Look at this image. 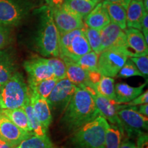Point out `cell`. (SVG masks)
I'll return each mask as SVG.
<instances>
[{
    "mask_svg": "<svg viewBox=\"0 0 148 148\" xmlns=\"http://www.w3.org/2000/svg\"><path fill=\"white\" fill-rule=\"evenodd\" d=\"M99 115L90 92L85 88L77 86L61 121L69 130L75 132Z\"/></svg>",
    "mask_w": 148,
    "mask_h": 148,
    "instance_id": "obj_1",
    "label": "cell"
},
{
    "mask_svg": "<svg viewBox=\"0 0 148 148\" xmlns=\"http://www.w3.org/2000/svg\"><path fill=\"white\" fill-rule=\"evenodd\" d=\"M102 3L108 12L110 22L117 25L123 31L125 30L127 28L126 9L119 4L106 0L102 1Z\"/></svg>",
    "mask_w": 148,
    "mask_h": 148,
    "instance_id": "obj_22",
    "label": "cell"
},
{
    "mask_svg": "<svg viewBox=\"0 0 148 148\" xmlns=\"http://www.w3.org/2000/svg\"><path fill=\"white\" fill-rule=\"evenodd\" d=\"M32 7L29 0H0V24L10 27L19 25Z\"/></svg>",
    "mask_w": 148,
    "mask_h": 148,
    "instance_id": "obj_6",
    "label": "cell"
},
{
    "mask_svg": "<svg viewBox=\"0 0 148 148\" xmlns=\"http://www.w3.org/2000/svg\"><path fill=\"white\" fill-rule=\"evenodd\" d=\"M100 36L101 51L114 49L121 51L127 55L126 35L117 25L110 22L100 31Z\"/></svg>",
    "mask_w": 148,
    "mask_h": 148,
    "instance_id": "obj_11",
    "label": "cell"
},
{
    "mask_svg": "<svg viewBox=\"0 0 148 148\" xmlns=\"http://www.w3.org/2000/svg\"><path fill=\"white\" fill-rule=\"evenodd\" d=\"M66 66V78L77 87H84L88 84V71L76 62L66 57H61Z\"/></svg>",
    "mask_w": 148,
    "mask_h": 148,
    "instance_id": "obj_19",
    "label": "cell"
},
{
    "mask_svg": "<svg viewBox=\"0 0 148 148\" xmlns=\"http://www.w3.org/2000/svg\"><path fill=\"white\" fill-rule=\"evenodd\" d=\"M143 6L145 8L146 12H148V0H142Z\"/></svg>",
    "mask_w": 148,
    "mask_h": 148,
    "instance_id": "obj_43",
    "label": "cell"
},
{
    "mask_svg": "<svg viewBox=\"0 0 148 148\" xmlns=\"http://www.w3.org/2000/svg\"><path fill=\"white\" fill-rule=\"evenodd\" d=\"M51 10L53 21L59 35L85 27L84 19L64 5L58 8H51Z\"/></svg>",
    "mask_w": 148,
    "mask_h": 148,
    "instance_id": "obj_10",
    "label": "cell"
},
{
    "mask_svg": "<svg viewBox=\"0 0 148 148\" xmlns=\"http://www.w3.org/2000/svg\"><path fill=\"white\" fill-rule=\"evenodd\" d=\"M85 27L60 35L59 57H66L76 61L79 57L92 51L85 35Z\"/></svg>",
    "mask_w": 148,
    "mask_h": 148,
    "instance_id": "obj_5",
    "label": "cell"
},
{
    "mask_svg": "<svg viewBox=\"0 0 148 148\" xmlns=\"http://www.w3.org/2000/svg\"><path fill=\"white\" fill-rule=\"evenodd\" d=\"M12 39V29L10 27L0 24V50L8 47Z\"/></svg>",
    "mask_w": 148,
    "mask_h": 148,
    "instance_id": "obj_34",
    "label": "cell"
},
{
    "mask_svg": "<svg viewBox=\"0 0 148 148\" xmlns=\"http://www.w3.org/2000/svg\"><path fill=\"white\" fill-rule=\"evenodd\" d=\"M131 60L134 62L143 77L147 78L148 75V56L147 55L139 57H130Z\"/></svg>",
    "mask_w": 148,
    "mask_h": 148,
    "instance_id": "obj_35",
    "label": "cell"
},
{
    "mask_svg": "<svg viewBox=\"0 0 148 148\" xmlns=\"http://www.w3.org/2000/svg\"><path fill=\"white\" fill-rule=\"evenodd\" d=\"M148 103V91L146 90L145 92H142L138 97L134 98L133 100L127 103V106H139L141 104H145Z\"/></svg>",
    "mask_w": 148,
    "mask_h": 148,
    "instance_id": "obj_36",
    "label": "cell"
},
{
    "mask_svg": "<svg viewBox=\"0 0 148 148\" xmlns=\"http://www.w3.org/2000/svg\"><path fill=\"white\" fill-rule=\"evenodd\" d=\"M42 58L44 62L50 66L54 78L58 80L66 78V66L62 58L58 57H51V58L42 57Z\"/></svg>",
    "mask_w": 148,
    "mask_h": 148,
    "instance_id": "obj_29",
    "label": "cell"
},
{
    "mask_svg": "<svg viewBox=\"0 0 148 148\" xmlns=\"http://www.w3.org/2000/svg\"><path fill=\"white\" fill-rule=\"evenodd\" d=\"M119 148H136V145L132 141L128 139H125L121 142Z\"/></svg>",
    "mask_w": 148,
    "mask_h": 148,
    "instance_id": "obj_41",
    "label": "cell"
},
{
    "mask_svg": "<svg viewBox=\"0 0 148 148\" xmlns=\"http://www.w3.org/2000/svg\"><path fill=\"white\" fill-rule=\"evenodd\" d=\"M14 148H59L56 147L48 136H38L32 135L26 139L23 140Z\"/></svg>",
    "mask_w": 148,
    "mask_h": 148,
    "instance_id": "obj_27",
    "label": "cell"
},
{
    "mask_svg": "<svg viewBox=\"0 0 148 148\" xmlns=\"http://www.w3.org/2000/svg\"><path fill=\"white\" fill-rule=\"evenodd\" d=\"M86 27L101 31L110 23L108 12L103 3L99 2L84 18Z\"/></svg>",
    "mask_w": 148,
    "mask_h": 148,
    "instance_id": "obj_18",
    "label": "cell"
},
{
    "mask_svg": "<svg viewBox=\"0 0 148 148\" xmlns=\"http://www.w3.org/2000/svg\"><path fill=\"white\" fill-rule=\"evenodd\" d=\"M109 123L102 116H97L75 131L72 141L77 148H104Z\"/></svg>",
    "mask_w": 148,
    "mask_h": 148,
    "instance_id": "obj_3",
    "label": "cell"
},
{
    "mask_svg": "<svg viewBox=\"0 0 148 148\" xmlns=\"http://www.w3.org/2000/svg\"><path fill=\"white\" fill-rule=\"evenodd\" d=\"M114 80L112 77L102 75L99 82L94 86L95 91L103 97L115 102V91H114ZM116 103V102H115Z\"/></svg>",
    "mask_w": 148,
    "mask_h": 148,
    "instance_id": "obj_26",
    "label": "cell"
},
{
    "mask_svg": "<svg viewBox=\"0 0 148 148\" xmlns=\"http://www.w3.org/2000/svg\"><path fill=\"white\" fill-rule=\"evenodd\" d=\"M127 40L126 53L128 57H139L148 53V44L143 33L137 29L129 28L125 30Z\"/></svg>",
    "mask_w": 148,
    "mask_h": 148,
    "instance_id": "obj_15",
    "label": "cell"
},
{
    "mask_svg": "<svg viewBox=\"0 0 148 148\" xmlns=\"http://www.w3.org/2000/svg\"><path fill=\"white\" fill-rule=\"evenodd\" d=\"M136 148H148L147 133L143 132L137 136Z\"/></svg>",
    "mask_w": 148,
    "mask_h": 148,
    "instance_id": "obj_37",
    "label": "cell"
},
{
    "mask_svg": "<svg viewBox=\"0 0 148 148\" xmlns=\"http://www.w3.org/2000/svg\"><path fill=\"white\" fill-rule=\"evenodd\" d=\"M58 81V79L52 77L38 82H29L28 86L40 97L47 99Z\"/></svg>",
    "mask_w": 148,
    "mask_h": 148,
    "instance_id": "obj_28",
    "label": "cell"
},
{
    "mask_svg": "<svg viewBox=\"0 0 148 148\" xmlns=\"http://www.w3.org/2000/svg\"><path fill=\"white\" fill-rule=\"evenodd\" d=\"M99 54L90 51L82 56L79 57L76 61H74L83 69L87 71H97V62Z\"/></svg>",
    "mask_w": 148,
    "mask_h": 148,
    "instance_id": "obj_31",
    "label": "cell"
},
{
    "mask_svg": "<svg viewBox=\"0 0 148 148\" xmlns=\"http://www.w3.org/2000/svg\"><path fill=\"white\" fill-rule=\"evenodd\" d=\"M29 99L34 114L40 123L47 130L52 121V115L49 103L45 98L40 97L29 88Z\"/></svg>",
    "mask_w": 148,
    "mask_h": 148,
    "instance_id": "obj_16",
    "label": "cell"
},
{
    "mask_svg": "<svg viewBox=\"0 0 148 148\" xmlns=\"http://www.w3.org/2000/svg\"><path fill=\"white\" fill-rule=\"evenodd\" d=\"M76 89L77 86L67 78L58 80L47 99L51 110L64 112Z\"/></svg>",
    "mask_w": 148,
    "mask_h": 148,
    "instance_id": "obj_9",
    "label": "cell"
},
{
    "mask_svg": "<svg viewBox=\"0 0 148 148\" xmlns=\"http://www.w3.org/2000/svg\"><path fill=\"white\" fill-rule=\"evenodd\" d=\"M128 56L118 49H110L101 51L99 54L97 71L103 76L116 77Z\"/></svg>",
    "mask_w": 148,
    "mask_h": 148,
    "instance_id": "obj_8",
    "label": "cell"
},
{
    "mask_svg": "<svg viewBox=\"0 0 148 148\" xmlns=\"http://www.w3.org/2000/svg\"><path fill=\"white\" fill-rule=\"evenodd\" d=\"M116 115L123 130L127 132L129 137L138 136L141 133L145 132L143 131L147 130V117L138 113L132 109V106L119 104Z\"/></svg>",
    "mask_w": 148,
    "mask_h": 148,
    "instance_id": "obj_7",
    "label": "cell"
},
{
    "mask_svg": "<svg viewBox=\"0 0 148 148\" xmlns=\"http://www.w3.org/2000/svg\"><path fill=\"white\" fill-rule=\"evenodd\" d=\"M32 135V133L25 132L16 126L0 110V138L16 147Z\"/></svg>",
    "mask_w": 148,
    "mask_h": 148,
    "instance_id": "obj_13",
    "label": "cell"
},
{
    "mask_svg": "<svg viewBox=\"0 0 148 148\" xmlns=\"http://www.w3.org/2000/svg\"><path fill=\"white\" fill-rule=\"evenodd\" d=\"M59 38L52 10L47 5L42 7L39 10V21L34 39L36 51L44 58L59 57Z\"/></svg>",
    "mask_w": 148,
    "mask_h": 148,
    "instance_id": "obj_2",
    "label": "cell"
},
{
    "mask_svg": "<svg viewBox=\"0 0 148 148\" xmlns=\"http://www.w3.org/2000/svg\"><path fill=\"white\" fill-rule=\"evenodd\" d=\"M15 147L12 146L10 144L7 143L6 141H5L4 140H3L2 138H0V148H14Z\"/></svg>",
    "mask_w": 148,
    "mask_h": 148,
    "instance_id": "obj_42",
    "label": "cell"
},
{
    "mask_svg": "<svg viewBox=\"0 0 148 148\" xmlns=\"http://www.w3.org/2000/svg\"><path fill=\"white\" fill-rule=\"evenodd\" d=\"M116 76L122 78H127L132 76H141L143 77L141 73L138 71L136 66L130 59H127L125 62L124 65L122 66Z\"/></svg>",
    "mask_w": 148,
    "mask_h": 148,
    "instance_id": "obj_33",
    "label": "cell"
},
{
    "mask_svg": "<svg viewBox=\"0 0 148 148\" xmlns=\"http://www.w3.org/2000/svg\"><path fill=\"white\" fill-rule=\"evenodd\" d=\"M106 1H110V2L116 3V4H119L121 6H123V8H125L127 10L128 5L130 3L131 0H106Z\"/></svg>",
    "mask_w": 148,
    "mask_h": 148,
    "instance_id": "obj_40",
    "label": "cell"
},
{
    "mask_svg": "<svg viewBox=\"0 0 148 148\" xmlns=\"http://www.w3.org/2000/svg\"><path fill=\"white\" fill-rule=\"evenodd\" d=\"M29 96V88L23 75L16 71L0 87V109L23 107Z\"/></svg>",
    "mask_w": 148,
    "mask_h": 148,
    "instance_id": "obj_4",
    "label": "cell"
},
{
    "mask_svg": "<svg viewBox=\"0 0 148 148\" xmlns=\"http://www.w3.org/2000/svg\"><path fill=\"white\" fill-rule=\"evenodd\" d=\"M136 1H142V0H136Z\"/></svg>",
    "mask_w": 148,
    "mask_h": 148,
    "instance_id": "obj_44",
    "label": "cell"
},
{
    "mask_svg": "<svg viewBox=\"0 0 148 148\" xmlns=\"http://www.w3.org/2000/svg\"><path fill=\"white\" fill-rule=\"evenodd\" d=\"M83 88H86L92 95L96 108L99 111L100 115L110 121L112 124L116 125L123 135L124 130L116 115V112L119 110V104L99 95L93 88L90 86H84Z\"/></svg>",
    "mask_w": 148,
    "mask_h": 148,
    "instance_id": "obj_12",
    "label": "cell"
},
{
    "mask_svg": "<svg viewBox=\"0 0 148 148\" xmlns=\"http://www.w3.org/2000/svg\"><path fill=\"white\" fill-rule=\"evenodd\" d=\"M45 1L47 4V6L51 8H55L62 6L64 0H45Z\"/></svg>",
    "mask_w": 148,
    "mask_h": 148,
    "instance_id": "obj_38",
    "label": "cell"
},
{
    "mask_svg": "<svg viewBox=\"0 0 148 148\" xmlns=\"http://www.w3.org/2000/svg\"><path fill=\"white\" fill-rule=\"evenodd\" d=\"M16 59L10 49L0 50V87L16 72Z\"/></svg>",
    "mask_w": 148,
    "mask_h": 148,
    "instance_id": "obj_17",
    "label": "cell"
},
{
    "mask_svg": "<svg viewBox=\"0 0 148 148\" xmlns=\"http://www.w3.org/2000/svg\"><path fill=\"white\" fill-rule=\"evenodd\" d=\"M23 108L26 113L29 123L30 124L31 128H32L33 135L38 136H47V130L42 126V125L40 123V121H38V119L35 115L32 104H31L30 99H29V96L24 103Z\"/></svg>",
    "mask_w": 148,
    "mask_h": 148,
    "instance_id": "obj_25",
    "label": "cell"
},
{
    "mask_svg": "<svg viewBox=\"0 0 148 148\" xmlns=\"http://www.w3.org/2000/svg\"><path fill=\"white\" fill-rule=\"evenodd\" d=\"M146 83L137 87H134L125 83H118L114 86L115 102L118 104L127 103L138 97L143 91Z\"/></svg>",
    "mask_w": 148,
    "mask_h": 148,
    "instance_id": "obj_21",
    "label": "cell"
},
{
    "mask_svg": "<svg viewBox=\"0 0 148 148\" xmlns=\"http://www.w3.org/2000/svg\"><path fill=\"white\" fill-rule=\"evenodd\" d=\"M136 111L138 113L141 114L142 115L147 116H148V105L147 103L145 104H141L139 106H136Z\"/></svg>",
    "mask_w": 148,
    "mask_h": 148,
    "instance_id": "obj_39",
    "label": "cell"
},
{
    "mask_svg": "<svg viewBox=\"0 0 148 148\" xmlns=\"http://www.w3.org/2000/svg\"><path fill=\"white\" fill-rule=\"evenodd\" d=\"M101 0H64L63 4L84 20L88 14Z\"/></svg>",
    "mask_w": 148,
    "mask_h": 148,
    "instance_id": "obj_23",
    "label": "cell"
},
{
    "mask_svg": "<svg viewBox=\"0 0 148 148\" xmlns=\"http://www.w3.org/2000/svg\"><path fill=\"white\" fill-rule=\"evenodd\" d=\"M85 35L87 38L91 50L97 54H100L101 52L100 31L86 27H85Z\"/></svg>",
    "mask_w": 148,
    "mask_h": 148,
    "instance_id": "obj_32",
    "label": "cell"
},
{
    "mask_svg": "<svg viewBox=\"0 0 148 148\" xmlns=\"http://www.w3.org/2000/svg\"><path fill=\"white\" fill-rule=\"evenodd\" d=\"M123 134L116 125L109 124L107 129L104 148H119Z\"/></svg>",
    "mask_w": 148,
    "mask_h": 148,
    "instance_id": "obj_30",
    "label": "cell"
},
{
    "mask_svg": "<svg viewBox=\"0 0 148 148\" xmlns=\"http://www.w3.org/2000/svg\"><path fill=\"white\" fill-rule=\"evenodd\" d=\"M147 12L142 1L131 0L126 10L127 27L141 30L142 19Z\"/></svg>",
    "mask_w": 148,
    "mask_h": 148,
    "instance_id": "obj_20",
    "label": "cell"
},
{
    "mask_svg": "<svg viewBox=\"0 0 148 148\" xmlns=\"http://www.w3.org/2000/svg\"><path fill=\"white\" fill-rule=\"evenodd\" d=\"M0 110L19 128L25 132L32 133L30 124L23 107L15 109H0Z\"/></svg>",
    "mask_w": 148,
    "mask_h": 148,
    "instance_id": "obj_24",
    "label": "cell"
},
{
    "mask_svg": "<svg viewBox=\"0 0 148 148\" xmlns=\"http://www.w3.org/2000/svg\"><path fill=\"white\" fill-rule=\"evenodd\" d=\"M23 67L28 76L29 82H38L53 77L52 70L42 58L34 56L23 62Z\"/></svg>",
    "mask_w": 148,
    "mask_h": 148,
    "instance_id": "obj_14",
    "label": "cell"
}]
</instances>
